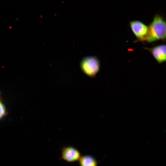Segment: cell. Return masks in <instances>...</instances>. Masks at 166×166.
<instances>
[{
	"label": "cell",
	"mask_w": 166,
	"mask_h": 166,
	"mask_svg": "<svg viewBox=\"0 0 166 166\" xmlns=\"http://www.w3.org/2000/svg\"><path fill=\"white\" fill-rule=\"evenodd\" d=\"M81 156L79 151L72 146L64 147L61 150V158L67 162L78 161Z\"/></svg>",
	"instance_id": "obj_3"
},
{
	"label": "cell",
	"mask_w": 166,
	"mask_h": 166,
	"mask_svg": "<svg viewBox=\"0 0 166 166\" xmlns=\"http://www.w3.org/2000/svg\"><path fill=\"white\" fill-rule=\"evenodd\" d=\"M82 67L85 72L88 75H95L99 70L100 64L96 58L90 57L85 59L82 63Z\"/></svg>",
	"instance_id": "obj_4"
},
{
	"label": "cell",
	"mask_w": 166,
	"mask_h": 166,
	"mask_svg": "<svg viewBox=\"0 0 166 166\" xmlns=\"http://www.w3.org/2000/svg\"><path fill=\"white\" fill-rule=\"evenodd\" d=\"M149 51L159 63L166 61V45L165 44L158 45L150 48H145Z\"/></svg>",
	"instance_id": "obj_5"
},
{
	"label": "cell",
	"mask_w": 166,
	"mask_h": 166,
	"mask_svg": "<svg viewBox=\"0 0 166 166\" xmlns=\"http://www.w3.org/2000/svg\"><path fill=\"white\" fill-rule=\"evenodd\" d=\"M130 26L132 31L139 41H144L148 33V26L139 21L130 22Z\"/></svg>",
	"instance_id": "obj_2"
},
{
	"label": "cell",
	"mask_w": 166,
	"mask_h": 166,
	"mask_svg": "<svg viewBox=\"0 0 166 166\" xmlns=\"http://www.w3.org/2000/svg\"><path fill=\"white\" fill-rule=\"evenodd\" d=\"M78 161L80 166H97V160L90 155L81 156Z\"/></svg>",
	"instance_id": "obj_6"
},
{
	"label": "cell",
	"mask_w": 166,
	"mask_h": 166,
	"mask_svg": "<svg viewBox=\"0 0 166 166\" xmlns=\"http://www.w3.org/2000/svg\"><path fill=\"white\" fill-rule=\"evenodd\" d=\"M5 113V109L3 105L0 102V118L2 117Z\"/></svg>",
	"instance_id": "obj_7"
},
{
	"label": "cell",
	"mask_w": 166,
	"mask_h": 166,
	"mask_svg": "<svg viewBox=\"0 0 166 166\" xmlns=\"http://www.w3.org/2000/svg\"><path fill=\"white\" fill-rule=\"evenodd\" d=\"M166 22L163 17L156 14L148 26V33L146 41L151 42L166 38Z\"/></svg>",
	"instance_id": "obj_1"
}]
</instances>
